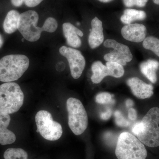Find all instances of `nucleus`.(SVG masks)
<instances>
[{"label": "nucleus", "mask_w": 159, "mask_h": 159, "mask_svg": "<svg viewBox=\"0 0 159 159\" xmlns=\"http://www.w3.org/2000/svg\"><path fill=\"white\" fill-rule=\"evenodd\" d=\"M159 68V62L156 60L149 59L141 63L140 66L141 72L152 83L157 81V72Z\"/></svg>", "instance_id": "nucleus-14"}, {"label": "nucleus", "mask_w": 159, "mask_h": 159, "mask_svg": "<svg viewBox=\"0 0 159 159\" xmlns=\"http://www.w3.org/2000/svg\"><path fill=\"white\" fill-rule=\"evenodd\" d=\"M98 1L102 3H108L113 1V0H98Z\"/></svg>", "instance_id": "nucleus-32"}, {"label": "nucleus", "mask_w": 159, "mask_h": 159, "mask_svg": "<svg viewBox=\"0 0 159 159\" xmlns=\"http://www.w3.org/2000/svg\"><path fill=\"white\" fill-rule=\"evenodd\" d=\"M103 45L107 48H112L116 51L126 61L129 62L133 59V55L128 46L119 43L115 40L107 39L103 43Z\"/></svg>", "instance_id": "nucleus-15"}, {"label": "nucleus", "mask_w": 159, "mask_h": 159, "mask_svg": "<svg viewBox=\"0 0 159 159\" xmlns=\"http://www.w3.org/2000/svg\"><path fill=\"white\" fill-rule=\"evenodd\" d=\"M11 121L9 114L0 112V144L7 145L14 143L16 140L15 134L7 129Z\"/></svg>", "instance_id": "nucleus-12"}, {"label": "nucleus", "mask_w": 159, "mask_h": 159, "mask_svg": "<svg viewBox=\"0 0 159 159\" xmlns=\"http://www.w3.org/2000/svg\"><path fill=\"white\" fill-rule=\"evenodd\" d=\"M91 29L89 35L88 42L91 49L97 48L104 41L102 23L97 17H95L91 21Z\"/></svg>", "instance_id": "nucleus-11"}, {"label": "nucleus", "mask_w": 159, "mask_h": 159, "mask_svg": "<svg viewBox=\"0 0 159 159\" xmlns=\"http://www.w3.org/2000/svg\"><path fill=\"white\" fill-rule=\"evenodd\" d=\"M35 121L39 133L46 140L54 141L62 136V126L59 123L54 121L52 115L48 111L41 110L35 116Z\"/></svg>", "instance_id": "nucleus-6"}, {"label": "nucleus", "mask_w": 159, "mask_h": 159, "mask_svg": "<svg viewBox=\"0 0 159 159\" xmlns=\"http://www.w3.org/2000/svg\"><path fill=\"white\" fill-rule=\"evenodd\" d=\"M57 21L53 17H49L46 20L43 27L44 31L53 33L57 30Z\"/></svg>", "instance_id": "nucleus-24"}, {"label": "nucleus", "mask_w": 159, "mask_h": 159, "mask_svg": "<svg viewBox=\"0 0 159 159\" xmlns=\"http://www.w3.org/2000/svg\"><path fill=\"white\" fill-rule=\"evenodd\" d=\"M153 2L156 5H159V0H152Z\"/></svg>", "instance_id": "nucleus-33"}, {"label": "nucleus", "mask_w": 159, "mask_h": 159, "mask_svg": "<svg viewBox=\"0 0 159 159\" xmlns=\"http://www.w3.org/2000/svg\"><path fill=\"white\" fill-rule=\"evenodd\" d=\"M112 111L110 108H107L105 111L101 113L100 115V117L103 120H108L111 116Z\"/></svg>", "instance_id": "nucleus-28"}, {"label": "nucleus", "mask_w": 159, "mask_h": 159, "mask_svg": "<svg viewBox=\"0 0 159 159\" xmlns=\"http://www.w3.org/2000/svg\"><path fill=\"white\" fill-rule=\"evenodd\" d=\"M116 155L118 159H145L147 152L145 145L136 137L124 132L118 138Z\"/></svg>", "instance_id": "nucleus-3"}, {"label": "nucleus", "mask_w": 159, "mask_h": 159, "mask_svg": "<svg viewBox=\"0 0 159 159\" xmlns=\"http://www.w3.org/2000/svg\"><path fill=\"white\" fill-rule=\"evenodd\" d=\"M143 48L146 50L152 51L159 57V39L152 36L145 38L143 41Z\"/></svg>", "instance_id": "nucleus-20"}, {"label": "nucleus", "mask_w": 159, "mask_h": 159, "mask_svg": "<svg viewBox=\"0 0 159 159\" xmlns=\"http://www.w3.org/2000/svg\"><path fill=\"white\" fill-rule=\"evenodd\" d=\"M106 66L111 71V76L115 78H120L124 75L125 73L123 66L118 63L107 61Z\"/></svg>", "instance_id": "nucleus-21"}, {"label": "nucleus", "mask_w": 159, "mask_h": 159, "mask_svg": "<svg viewBox=\"0 0 159 159\" xmlns=\"http://www.w3.org/2000/svg\"><path fill=\"white\" fill-rule=\"evenodd\" d=\"M123 4L127 7L136 6L139 7H144L146 6L148 0H122Z\"/></svg>", "instance_id": "nucleus-27"}, {"label": "nucleus", "mask_w": 159, "mask_h": 159, "mask_svg": "<svg viewBox=\"0 0 159 159\" xmlns=\"http://www.w3.org/2000/svg\"><path fill=\"white\" fill-rule=\"evenodd\" d=\"M3 38L2 37V35L0 34V48L3 45Z\"/></svg>", "instance_id": "nucleus-31"}, {"label": "nucleus", "mask_w": 159, "mask_h": 159, "mask_svg": "<svg viewBox=\"0 0 159 159\" xmlns=\"http://www.w3.org/2000/svg\"><path fill=\"white\" fill-rule=\"evenodd\" d=\"M122 37L132 42L140 43L146 38L147 29L142 24H130L124 26L121 29Z\"/></svg>", "instance_id": "nucleus-9"}, {"label": "nucleus", "mask_w": 159, "mask_h": 159, "mask_svg": "<svg viewBox=\"0 0 159 159\" xmlns=\"http://www.w3.org/2000/svg\"><path fill=\"white\" fill-rule=\"evenodd\" d=\"M69 127L73 133L80 135L88 125V116L82 102L79 99L70 98L66 101Z\"/></svg>", "instance_id": "nucleus-5"}, {"label": "nucleus", "mask_w": 159, "mask_h": 159, "mask_svg": "<svg viewBox=\"0 0 159 159\" xmlns=\"http://www.w3.org/2000/svg\"><path fill=\"white\" fill-rule=\"evenodd\" d=\"M20 14L16 10L9 11L3 23L4 31L8 34H11L18 29Z\"/></svg>", "instance_id": "nucleus-17"}, {"label": "nucleus", "mask_w": 159, "mask_h": 159, "mask_svg": "<svg viewBox=\"0 0 159 159\" xmlns=\"http://www.w3.org/2000/svg\"><path fill=\"white\" fill-rule=\"evenodd\" d=\"M43 0H11V4L15 7H20L25 3L29 7H34L39 5Z\"/></svg>", "instance_id": "nucleus-25"}, {"label": "nucleus", "mask_w": 159, "mask_h": 159, "mask_svg": "<svg viewBox=\"0 0 159 159\" xmlns=\"http://www.w3.org/2000/svg\"><path fill=\"white\" fill-rule=\"evenodd\" d=\"M5 159H28L27 152L20 148H9L4 154Z\"/></svg>", "instance_id": "nucleus-19"}, {"label": "nucleus", "mask_w": 159, "mask_h": 159, "mask_svg": "<svg viewBox=\"0 0 159 159\" xmlns=\"http://www.w3.org/2000/svg\"><path fill=\"white\" fill-rule=\"evenodd\" d=\"M39 15L33 10H29L20 14L18 30L24 37L29 42L37 41L39 39L43 27H37Z\"/></svg>", "instance_id": "nucleus-7"}, {"label": "nucleus", "mask_w": 159, "mask_h": 159, "mask_svg": "<svg viewBox=\"0 0 159 159\" xmlns=\"http://www.w3.org/2000/svg\"><path fill=\"white\" fill-rule=\"evenodd\" d=\"M63 32L66 40L67 44L72 48H78L81 45V41L79 37H82L83 33L70 23H65L62 25Z\"/></svg>", "instance_id": "nucleus-13"}, {"label": "nucleus", "mask_w": 159, "mask_h": 159, "mask_svg": "<svg viewBox=\"0 0 159 159\" xmlns=\"http://www.w3.org/2000/svg\"><path fill=\"white\" fill-rule=\"evenodd\" d=\"M115 122L118 126L121 127H126L130 125V122L123 116L119 111H115L114 112Z\"/></svg>", "instance_id": "nucleus-23"}, {"label": "nucleus", "mask_w": 159, "mask_h": 159, "mask_svg": "<svg viewBox=\"0 0 159 159\" xmlns=\"http://www.w3.org/2000/svg\"><path fill=\"white\" fill-rule=\"evenodd\" d=\"M146 18V12L142 10L126 9L120 18L121 22L125 25H129L136 20H143Z\"/></svg>", "instance_id": "nucleus-18"}, {"label": "nucleus", "mask_w": 159, "mask_h": 159, "mask_svg": "<svg viewBox=\"0 0 159 159\" xmlns=\"http://www.w3.org/2000/svg\"><path fill=\"white\" fill-rule=\"evenodd\" d=\"M91 69L93 74L91 79L94 83L99 84L105 77L111 76L109 69L100 61L94 62L92 65Z\"/></svg>", "instance_id": "nucleus-16"}, {"label": "nucleus", "mask_w": 159, "mask_h": 159, "mask_svg": "<svg viewBox=\"0 0 159 159\" xmlns=\"http://www.w3.org/2000/svg\"><path fill=\"white\" fill-rule=\"evenodd\" d=\"M126 83L134 96L139 99H147L153 95V86L138 77L129 78Z\"/></svg>", "instance_id": "nucleus-10"}, {"label": "nucleus", "mask_w": 159, "mask_h": 159, "mask_svg": "<svg viewBox=\"0 0 159 159\" xmlns=\"http://www.w3.org/2000/svg\"><path fill=\"white\" fill-rule=\"evenodd\" d=\"M96 101L97 103L101 104L110 103L112 101V96L107 92L99 93L96 96Z\"/></svg>", "instance_id": "nucleus-26"}, {"label": "nucleus", "mask_w": 159, "mask_h": 159, "mask_svg": "<svg viewBox=\"0 0 159 159\" xmlns=\"http://www.w3.org/2000/svg\"><path fill=\"white\" fill-rule=\"evenodd\" d=\"M137 112L135 109L133 108H129L128 110L129 119L132 121H134L137 118Z\"/></svg>", "instance_id": "nucleus-29"}, {"label": "nucleus", "mask_w": 159, "mask_h": 159, "mask_svg": "<svg viewBox=\"0 0 159 159\" xmlns=\"http://www.w3.org/2000/svg\"><path fill=\"white\" fill-rule=\"evenodd\" d=\"M159 108L148 111L141 121L137 122L132 132L144 145L154 148L159 146Z\"/></svg>", "instance_id": "nucleus-1"}, {"label": "nucleus", "mask_w": 159, "mask_h": 159, "mask_svg": "<svg viewBox=\"0 0 159 159\" xmlns=\"http://www.w3.org/2000/svg\"><path fill=\"white\" fill-rule=\"evenodd\" d=\"M59 52L67 59L71 76L74 79H78L82 75L86 64L85 58L81 52L66 46L61 47L59 49Z\"/></svg>", "instance_id": "nucleus-8"}, {"label": "nucleus", "mask_w": 159, "mask_h": 159, "mask_svg": "<svg viewBox=\"0 0 159 159\" xmlns=\"http://www.w3.org/2000/svg\"><path fill=\"white\" fill-rule=\"evenodd\" d=\"M134 105V102L132 99H127L125 102V105H126L127 108L129 109L131 108Z\"/></svg>", "instance_id": "nucleus-30"}, {"label": "nucleus", "mask_w": 159, "mask_h": 159, "mask_svg": "<svg viewBox=\"0 0 159 159\" xmlns=\"http://www.w3.org/2000/svg\"><path fill=\"white\" fill-rule=\"evenodd\" d=\"M103 58L106 61L118 63L122 66L126 65L127 63L124 58L116 51L105 54Z\"/></svg>", "instance_id": "nucleus-22"}, {"label": "nucleus", "mask_w": 159, "mask_h": 159, "mask_svg": "<svg viewBox=\"0 0 159 159\" xmlns=\"http://www.w3.org/2000/svg\"><path fill=\"white\" fill-rule=\"evenodd\" d=\"M24 94L18 84L6 82L0 85V112L14 113L24 103Z\"/></svg>", "instance_id": "nucleus-4"}, {"label": "nucleus", "mask_w": 159, "mask_h": 159, "mask_svg": "<svg viewBox=\"0 0 159 159\" xmlns=\"http://www.w3.org/2000/svg\"><path fill=\"white\" fill-rule=\"evenodd\" d=\"M29 60L25 55L11 54L0 59V81L11 82L17 80L29 68Z\"/></svg>", "instance_id": "nucleus-2"}]
</instances>
